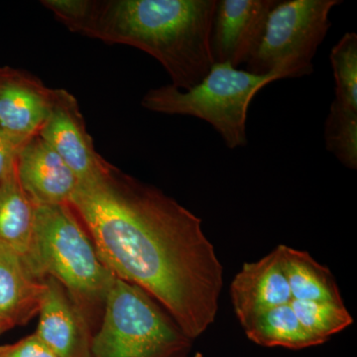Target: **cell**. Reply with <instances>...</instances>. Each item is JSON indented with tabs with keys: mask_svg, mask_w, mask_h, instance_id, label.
Segmentation results:
<instances>
[{
	"mask_svg": "<svg viewBox=\"0 0 357 357\" xmlns=\"http://www.w3.org/2000/svg\"><path fill=\"white\" fill-rule=\"evenodd\" d=\"M69 204L105 266L151 296L185 337L213 325L223 267L201 218L107 161L77 183Z\"/></svg>",
	"mask_w": 357,
	"mask_h": 357,
	"instance_id": "cell-1",
	"label": "cell"
},
{
	"mask_svg": "<svg viewBox=\"0 0 357 357\" xmlns=\"http://www.w3.org/2000/svg\"><path fill=\"white\" fill-rule=\"evenodd\" d=\"M73 32L144 51L174 86L201 83L213 62L211 27L217 0H43Z\"/></svg>",
	"mask_w": 357,
	"mask_h": 357,
	"instance_id": "cell-2",
	"label": "cell"
},
{
	"mask_svg": "<svg viewBox=\"0 0 357 357\" xmlns=\"http://www.w3.org/2000/svg\"><path fill=\"white\" fill-rule=\"evenodd\" d=\"M278 79L276 75L259 76L215 63L194 88L183 91L170 84L152 89L143 96L141 105L157 114L184 115L208 122L225 146L234 150L248 145L246 121L256 93Z\"/></svg>",
	"mask_w": 357,
	"mask_h": 357,
	"instance_id": "cell-3",
	"label": "cell"
},
{
	"mask_svg": "<svg viewBox=\"0 0 357 357\" xmlns=\"http://www.w3.org/2000/svg\"><path fill=\"white\" fill-rule=\"evenodd\" d=\"M35 248L45 276L81 307L103 303L115 276L69 204H35Z\"/></svg>",
	"mask_w": 357,
	"mask_h": 357,
	"instance_id": "cell-4",
	"label": "cell"
},
{
	"mask_svg": "<svg viewBox=\"0 0 357 357\" xmlns=\"http://www.w3.org/2000/svg\"><path fill=\"white\" fill-rule=\"evenodd\" d=\"M190 340L151 296L115 277L91 357H178Z\"/></svg>",
	"mask_w": 357,
	"mask_h": 357,
	"instance_id": "cell-5",
	"label": "cell"
},
{
	"mask_svg": "<svg viewBox=\"0 0 357 357\" xmlns=\"http://www.w3.org/2000/svg\"><path fill=\"white\" fill-rule=\"evenodd\" d=\"M340 0H282L270 11L261 41L245 64L251 74L279 79L310 76L319 47L332 27Z\"/></svg>",
	"mask_w": 357,
	"mask_h": 357,
	"instance_id": "cell-6",
	"label": "cell"
},
{
	"mask_svg": "<svg viewBox=\"0 0 357 357\" xmlns=\"http://www.w3.org/2000/svg\"><path fill=\"white\" fill-rule=\"evenodd\" d=\"M277 0H217L211 49L213 62L234 68L245 65L264 33Z\"/></svg>",
	"mask_w": 357,
	"mask_h": 357,
	"instance_id": "cell-7",
	"label": "cell"
},
{
	"mask_svg": "<svg viewBox=\"0 0 357 357\" xmlns=\"http://www.w3.org/2000/svg\"><path fill=\"white\" fill-rule=\"evenodd\" d=\"M38 135L64 160L77 181L98 172L105 160L96 152L76 98L55 89L53 103Z\"/></svg>",
	"mask_w": 357,
	"mask_h": 357,
	"instance_id": "cell-8",
	"label": "cell"
},
{
	"mask_svg": "<svg viewBox=\"0 0 357 357\" xmlns=\"http://www.w3.org/2000/svg\"><path fill=\"white\" fill-rule=\"evenodd\" d=\"M55 89L36 77L13 68H0V132L27 142L38 135Z\"/></svg>",
	"mask_w": 357,
	"mask_h": 357,
	"instance_id": "cell-9",
	"label": "cell"
},
{
	"mask_svg": "<svg viewBox=\"0 0 357 357\" xmlns=\"http://www.w3.org/2000/svg\"><path fill=\"white\" fill-rule=\"evenodd\" d=\"M35 335L57 357H91L93 337L83 310L50 276L46 277Z\"/></svg>",
	"mask_w": 357,
	"mask_h": 357,
	"instance_id": "cell-10",
	"label": "cell"
},
{
	"mask_svg": "<svg viewBox=\"0 0 357 357\" xmlns=\"http://www.w3.org/2000/svg\"><path fill=\"white\" fill-rule=\"evenodd\" d=\"M234 312L241 325L293 300L278 246L259 261L244 263L230 285Z\"/></svg>",
	"mask_w": 357,
	"mask_h": 357,
	"instance_id": "cell-11",
	"label": "cell"
},
{
	"mask_svg": "<svg viewBox=\"0 0 357 357\" xmlns=\"http://www.w3.org/2000/svg\"><path fill=\"white\" fill-rule=\"evenodd\" d=\"M16 171L34 204H69L79 183L64 160L39 135L21 147Z\"/></svg>",
	"mask_w": 357,
	"mask_h": 357,
	"instance_id": "cell-12",
	"label": "cell"
},
{
	"mask_svg": "<svg viewBox=\"0 0 357 357\" xmlns=\"http://www.w3.org/2000/svg\"><path fill=\"white\" fill-rule=\"evenodd\" d=\"M35 204L18 178L16 161L0 180V245L20 256L33 273L46 278L35 248Z\"/></svg>",
	"mask_w": 357,
	"mask_h": 357,
	"instance_id": "cell-13",
	"label": "cell"
},
{
	"mask_svg": "<svg viewBox=\"0 0 357 357\" xmlns=\"http://www.w3.org/2000/svg\"><path fill=\"white\" fill-rule=\"evenodd\" d=\"M46 278L33 273L24 260L0 245V323L25 325L39 314Z\"/></svg>",
	"mask_w": 357,
	"mask_h": 357,
	"instance_id": "cell-14",
	"label": "cell"
},
{
	"mask_svg": "<svg viewBox=\"0 0 357 357\" xmlns=\"http://www.w3.org/2000/svg\"><path fill=\"white\" fill-rule=\"evenodd\" d=\"M284 271L293 300L344 303L335 277L307 251L280 244Z\"/></svg>",
	"mask_w": 357,
	"mask_h": 357,
	"instance_id": "cell-15",
	"label": "cell"
},
{
	"mask_svg": "<svg viewBox=\"0 0 357 357\" xmlns=\"http://www.w3.org/2000/svg\"><path fill=\"white\" fill-rule=\"evenodd\" d=\"M243 328L251 342L262 347L302 349L324 344L302 326L290 304L262 312Z\"/></svg>",
	"mask_w": 357,
	"mask_h": 357,
	"instance_id": "cell-16",
	"label": "cell"
},
{
	"mask_svg": "<svg viewBox=\"0 0 357 357\" xmlns=\"http://www.w3.org/2000/svg\"><path fill=\"white\" fill-rule=\"evenodd\" d=\"M326 148L347 168L357 169V110L335 100L325 122Z\"/></svg>",
	"mask_w": 357,
	"mask_h": 357,
	"instance_id": "cell-17",
	"label": "cell"
},
{
	"mask_svg": "<svg viewBox=\"0 0 357 357\" xmlns=\"http://www.w3.org/2000/svg\"><path fill=\"white\" fill-rule=\"evenodd\" d=\"M290 305L302 326L324 342L354 323L344 303L292 300Z\"/></svg>",
	"mask_w": 357,
	"mask_h": 357,
	"instance_id": "cell-18",
	"label": "cell"
},
{
	"mask_svg": "<svg viewBox=\"0 0 357 357\" xmlns=\"http://www.w3.org/2000/svg\"><path fill=\"white\" fill-rule=\"evenodd\" d=\"M335 77V102L357 110V35L345 33L330 55Z\"/></svg>",
	"mask_w": 357,
	"mask_h": 357,
	"instance_id": "cell-19",
	"label": "cell"
},
{
	"mask_svg": "<svg viewBox=\"0 0 357 357\" xmlns=\"http://www.w3.org/2000/svg\"><path fill=\"white\" fill-rule=\"evenodd\" d=\"M0 357H57L35 333L0 347Z\"/></svg>",
	"mask_w": 357,
	"mask_h": 357,
	"instance_id": "cell-20",
	"label": "cell"
},
{
	"mask_svg": "<svg viewBox=\"0 0 357 357\" xmlns=\"http://www.w3.org/2000/svg\"><path fill=\"white\" fill-rule=\"evenodd\" d=\"M25 143L0 132V180L15 163L16 157Z\"/></svg>",
	"mask_w": 357,
	"mask_h": 357,
	"instance_id": "cell-21",
	"label": "cell"
},
{
	"mask_svg": "<svg viewBox=\"0 0 357 357\" xmlns=\"http://www.w3.org/2000/svg\"><path fill=\"white\" fill-rule=\"evenodd\" d=\"M11 328L10 326L7 325V324L4 323H0V335H2V333H4L7 332V331L10 330Z\"/></svg>",
	"mask_w": 357,
	"mask_h": 357,
	"instance_id": "cell-22",
	"label": "cell"
},
{
	"mask_svg": "<svg viewBox=\"0 0 357 357\" xmlns=\"http://www.w3.org/2000/svg\"><path fill=\"white\" fill-rule=\"evenodd\" d=\"M196 357H202V356H196Z\"/></svg>",
	"mask_w": 357,
	"mask_h": 357,
	"instance_id": "cell-23",
	"label": "cell"
}]
</instances>
